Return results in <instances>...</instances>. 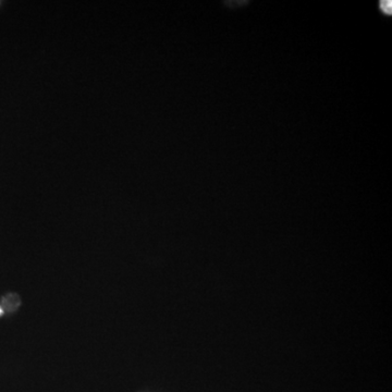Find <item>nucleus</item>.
I'll list each match as a JSON object with an SVG mask.
<instances>
[{
  "label": "nucleus",
  "mask_w": 392,
  "mask_h": 392,
  "mask_svg": "<svg viewBox=\"0 0 392 392\" xmlns=\"http://www.w3.org/2000/svg\"><path fill=\"white\" fill-rule=\"evenodd\" d=\"M380 10L386 13V14H390L392 11V2L390 0H386V1H380Z\"/></svg>",
  "instance_id": "obj_1"
},
{
  "label": "nucleus",
  "mask_w": 392,
  "mask_h": 392,
  "mask_svg": "<svg viewBox=\"0 0 392 392\" xmlns=\"http://www.w3.org/2000/svg\"><path fill=\"white\" fill-rule=\"evenodd\" d=\"M1 313H2V310H1V309H0V314H1Z\"/></svg>",
  "instance_id": "obj_2"
}]
</instances>
